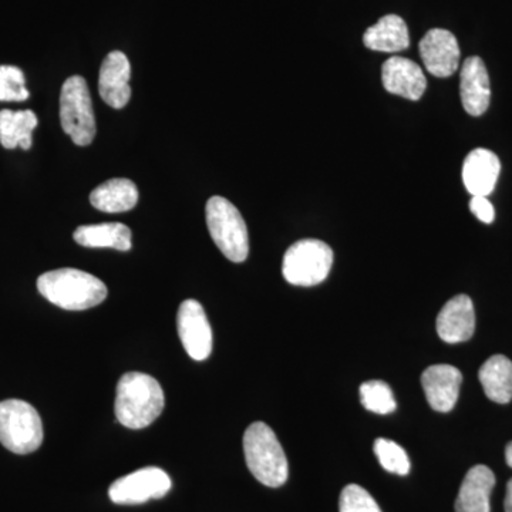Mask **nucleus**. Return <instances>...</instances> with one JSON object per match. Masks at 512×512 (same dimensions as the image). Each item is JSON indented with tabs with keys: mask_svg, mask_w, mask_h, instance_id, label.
I'll list each match as a JSON object with an SVG mask.
<instances>
[{
	"mask_svg": "<svg viewBox=\"0 0 512 512\" xmlns=\"http://www.w3.org/2000/svg\"><path fill=\"white\" fill-rule=\"evenodd\" d=\"M37 127V117L32 110L0 111V144L8 150L32 147V133Z\"/></svg>",
	"mask_w": 512,
	"mask_h": 512,
	"instance_id": "obj_22",
	"label": "nucleus"
},
{
	"mask_svg": "<svg viewBox=\"0 0 512 512\" xmlns=\"http://www.w3.org/2000/svg\"><path fill=\"white\" fill-rule=\"evenodd\" d=\"M171 478L158 467H146L111 484L110 500L119 505L144 504L160 500L171 490Z\"/></svg>",
	"mask_w": 512,
	"mask_h": 512,
	"instance_id": "obj_8",
	"label": "nucleus"
},
{
	"mask_svg": "<svg viewBox=\"0 0 512 512\" xmlns=\"http://www.w3.org/2000/svg\"><path fill=\"white\" fill-rule=\"evenodd\" d=\"M476 330V312L467 295L450 299L437 316V333L447 343H460L473 338Z\"/></svg>",
	"mask_w": 512,
	"mask_h": 512,
	"instance_id": "obj_14",
	"label": "nucleus"
},
{
	"mask_svg": "<svg viewBox=\"0 0 512 512\" xmlns=\"http://www.w3.org/2000/svg\"><path fill=\"white\" fill-rule=\"evenodd\" d=\"M208 231L225 258L231 262H244L249 254L247 224L232 202L224 197H212L205 208Z\"/></svg>",
	"mask_w": 512,
	"mask_h": 512,
	"instance_id": "obj_4",
	"label": "nucleus"
},
{
	"mask_svg": "<svg viewBox=\"0 0 512 512\" xmlns=\"http://www.w3.org/2000/svg\"><path fill=\"white\" fill-rule=\"evenodd\" d=\"M505 460H507L508 466L512 468V441L508 444L507 448H505Z\"/></svg>",
	"mask_w": 512,
	"mask_h": 512,
	"instance_id": "obj_29",
	"label": "nucleus"
},
{
	"mask_svg": "<svg viewBox=\"0 0 512 512\" xmlns=\"http://www.w3.org/2000/svg\"><path fill=\"white\" fill-rule=\"evenodd\" d=\"M460 94L464 110L470 116H483L490 106V77L480 57H468L461 67Z\"/></svg>",
	"mask_w": 512,
	"mask_h": 512,
	"instance_id": "obj_15",
	"label": "nucleus"
},
{
	"mask_svg": "<svg viewBox=\"0 0 512 512\" xmlns=\"http://www.w3.org/2000/svg\"><path fill=\"white\" fill-rule=\"evenodd\" d=\"M37 289L43 298L66 311H86L107 298L106 285L99 278L73 268L40 275Z\"/></svg>",
	"mask_w": 512,
	"mask_h": 512,
	"instance_id": "obj_2",
	"label": "nucleus"
},
{
	"mask_svg": "<svg viewBox=\"0 0 512 512\" xmlns=\"http://www.w3.org/2000/svg\"><path fill=\"white\" fill-rule=\"evenodd\" d=\"M333 251L319 239H302L286 251L282 274L291 285L313 286L328 278Z\"/></svg>",
	"mask_w": 512,
	"mask_h": 512,
	"instance_id": "obj_7",
	"label": "nucleus"
},
{
	"mask_svg": "<svg viewBox=\"0 0 512 512\" xmlns=\"http://www.w3.org/2000/svg\"><path fill=\"white\" fill-rule=\"evenodd\" d=\"M470 210L474 215L484 222V224H493L495 220V210L493 204L488 201V197H473L470 201Z\"/></svg>",
	"mask_w": 512,
	"mask_h": 512,
	"instance_id": "obj_27",
	"label": "nucleus"
},
{
	"mask_svg": "<svg viewBox=\"0 0 512 512\" xmlns=\"http://www.w3.org/2000/svg\"><path fill=\"white\" fill-rule=\"evenodd\" d=\"M500 158L487 148H476L464 160L463 181L473 197H488L500 177Z\"/></svg>",
	"mask_w": 512,
	"mask_h": 512,
	"instance_id": "obj_16",
	"label": "nucleus"
},
{
	"mask_svg": "<svg viewBox=\"0 0 512 512\" xmlns=\"http://www.w3.org/2000/svg\"><path fill=\"white\" fill-rule=\"evenodd\" d=\"M375 453L384 470L397 476H407L410 473V460L406 451L392 440L377 439Z\"/></svg>",
	"mask_w": 512,
	"mask_h": 512,
	"instance_id": "obj_24",
	"label": "nucleus"
},
{
	"mask_svg": "<svg viewBox=\"0 0 512 512\" xmlns=\"http://www.w3.org/2000/svg\"><path fill=\"white\" fill-rule=\"evenodd\" d=\"M178 336L191 359L202 362L212 352V329L200 302L187 299L177 315Z\"/></svg>",
	"mask_w": 512,
	"mask_h": 512,
	"instance_id": "obj_9",
	"label": "nucleus"
},
{
	"mask_svg": "<svg viewBox=\"0 0 512 512\" xmlns=\"http://www.w3.org/2000/svg\"><path fill=\"white\" fill-rule=\"evenodd\" d=\"M138 202L137 185L127 178H113L94 188L90 194V204L96 210L119 214L133 210Z\"/></svg>",
	"mask_w": 512,
	"mask_h": 512,
	"instance_id": "obj_19",
	"label": "nucleus"
},
{
	"mask_svg": "<svg viewBox=\"0 0 512 512\" xmlns=\"http://www.w3.org/2000/svg\"><path fill=\"white\" fill-rule=\"evenodd\" d=\"M463 375L457 367L434 365L427 367L421 375L424 393L431 409L448 413L454 409L460 394Z\"/></svg>",
	"mask_w": 512,
	"mask_h": 512,
	"instance_id": "obj_11",
	"label": "nucleus"
},
{
	"mask_svg": "<svg viewBox=\"0 0 512 512\" xmlns=\"http://www.w3.org/2000/svg\"><path fill=\"white\" fill-rule=\"evenodd\" d=\"M478 379L491 402L507 404L512 400V362L508 357L495 355L481 366Z\"/></svg>",
	"mask_w": 512,
	"mask_h": 512,
	"instance_id": "obj_21",
	"label": "nucleus"
},
{
	"mask_svg": "<svg viewBox=\"0 0 512 512\" xmlns=\"http://www.w3.org/2000/svg\"><path fill=\"white\" fill-rule=\"evenodd\" d=\"M74 241L84 248H114L117 251H130V228L120 222L83 225L74 231Z\"/></svg>",
	"mask_w": 512,
	"mask_h": 512,
	"instance_id": "obj_20",
	"label": "nucleus"
},
{
	"mask_svg": "<svg viewBox=\"0 0 512 512\" xmlns=\"http://www.w3.org/2000/svg\"><path fill=\"white\" fill-rule=\"evenodd\" d=\"M494 485L495 476L490 468H471L458 491L456 512H491L490 498Z\"/></svg>",
	"mask_w": 512,
	"mask_h": 512,
	"instance_id": "obj_17",
	"label": "nucleus"
},
{
	"mask_svg": "<svg viewBox=\"0 0 512 512\" xmlns=\"http://www.w3.org/2000/svg\"><path fill=\"white\" fill-rule=\"evenodd\" d=\"M164 404L163 387L146 373H126L117 384L114 409L127 429H146L163 413Z\"/></svg>",
	"mask_w": 512,
	"mask_h": 512,
	"instance_id": "obj_1",
	"label": "nucleus"
},
{
	"mask_svg": "<svg viewBox=\"0 0 512 512\" xmlns=\"http://www.w3.org/2000/svg\"><path fill=\"white\" fill-rule=\"evenodd\" d=\"M382 80L387 92L407 100H419L426 92L427 80L419 64L406 57L393 56L384 62Z\"/></svg>",
	"mask_w": 512,
	"mask_h": 512,
	"instance_id": "obj_12",
	"label": "nucleus"
},
{
	"mask_svg": "<svg viewBox=\"0 0 512 512\" xmlns=\"http://www.w3.org/2000/svg\"><path fill=\"white\" fill-rule=\"evenodd\" d=\"M244 453L249 471L259 483L278 488L288 480L284 448L268 424L256 421L248 427L244 434Z\"/></svg>",
	"mask_w": 512,
	"mask_h": 512,
	"instance_id": "obj_3",
	"label": "nucleus"
},
{
	"mask_svg": "<svg viewBox=\"0 0 512 512\" xmlns=\"http://www.w3.org/2000/svg\"><path fill=\"white\" fill-rule=\"evenodd\" d=\"M505 512H512V478L507 484V495L504 501Z\"/></svg>",
	"mask_w": 512,
	"mask_h": 512,
	"instance_id": "obj_28",
	"label": "nucleus"
},
{
	"mask_svg": "<svg viewBox=\"0 0 512 512\" xmlns=\"http://www.w3.org/2000/svg\"><path fill=\"white\" fill-rule=\"evenodd\" d=\"M419 49L427 72L433 76L446 79L457 72L460 46L453 33L444 29L429 30L421 39Z\"/></svg>",
	"mask_w": 512,
	"mask_h": 512,
	"instance_id": "obj_10",
	"label": "nucleus"
},
{
	"mask_svg": "<svg viewBox=\"0 0 512 512\" xmlns=\"http://www.w3.org/2000/svg\"><path fill=\"white\" fill-rule=\"evenodd\" d=\"M60 121L64 133L76 146L86 147L96 137L92 96L82 76H72L64 82L60 93Z\"/></svg>",
	"mask_w": 512,
	"mask_h": 512,
	"instance_id": "obj_6",
	"label": "nucleus"
},
{
	"mask_svg": "<svg viewBox=\"0 0 512 512\" xmlns=\"http://www.w3.org/2000/svg\"><path fill=\"white\" fill-rule=\"evenodd\" d=\"M363 43L367 49L375 52H403L410 46L409 29L400 16L387 15L366 30Z\"/></svg>",
	"mask_w": 512,
	"mask_h": 512,
	"instance_id": "obj_18",
	"label": "nucleus"
},
{
	"mask_svg": "<svg viewBox=\"0 0 512 512\" xmlns=\"http://www.w3.org/2000/svg\"><path fill=\"white\" fill-rule=\"evenodd\" d=\"M29 96L22 70L16 66H0V101H25Z\"/></svg>",
	"mask_w": 512,
	"mask_h": 512,
	"instance_id": "obj_25",
	"label": "nucleus"
},
{
	"mask_svg": "<svg viewBox=\"0 0 512 512\" xmlns=\"http://www.w3.org/2000/svg\"><path fill=\"white\" fill-rule=\"evenodd\" d=\"M43 423L32 404L9 399L0 402V443L12 453L30 454L42 446Z\"/></svg>",
	"mask_w": 512,
	"mask_h": 512,
	"instance_id": "obj_5",
	"label": "nucleus"
},
{
	"mask_svg": "<svg viewBox=\"0 0 512 512\" xmlns=\"http://www.w3.org/2000/svg\"><path fill=\"white\" fill-rule=\"evenodd\" d=\"M131 66L124 53L111 52L100 67L99 93L113 109H123L130 101Z\"/></svg>",
	"mask_w": 512,
	"mask_h": 512,
	"instance_id": "obj_13",
	"label": "nucleus"
},
{
	"mask_svg": "<svg viewBox=\"0 0 512 512\" xmlns=\"http://www.w3.org/2000/svg\"><path fill=\"white\" fill-rule=\"evenodd\" d=\"M360 402L369 412L389 414L396 410L397 403L389 384L382 380H370L360 386Z\"/></svg>",
	"mask_w": 512,
	"mask_h": 512,
	"instance_id": "obj_23",
	"label": "nucleus"
},
{
	"mask_svg": "<svg viewBox=\"0 0 512 512\" xmlns=\"http://www.w3.org/2000/svg\"><path fill=\"white\" fill-rule=\"evenodd\" d=\"M340 512H382L375 498L360 485L350 484L340 494Z\"/></svg>",
	"mask_w": 512,
	"mask_h": 512,
	"instance_id": "obj_26",
	"label": "nucleus"
}]
</instances>
